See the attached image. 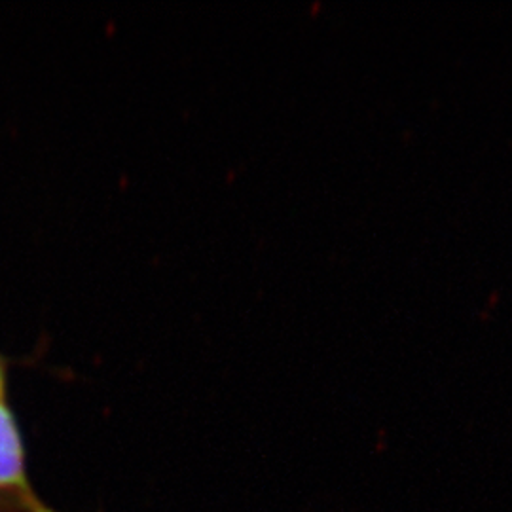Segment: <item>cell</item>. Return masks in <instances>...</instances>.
Listing matches in <instances>:
<instances>
[{"label":"cell","instance_id":"cell-1","mask_svg":"<svg viewBox=\"0 0 512 512\" xmlns=\"http://www.w3.org/2000/svg\"><path fill=\"white\" fill-rule=\"evenodd\" d=\"M0 512H54L31 484L23 437L6 399L0 401Z\"/></svg>","mask_w":512,"mask_h":512},{"label":"cell","instance_id":"cell-2","mask_svg":"<svg viewBox=\"0 0 512 512\" xmlns=\"http://www.w3.org/2000/svg\"><path fill=\"white\" fill-rule=\"evenodd\" d=\"M6 399V366L0 357V401Z\"/></svg>","mask_w":512,"mask_h":512}]
</instances>
